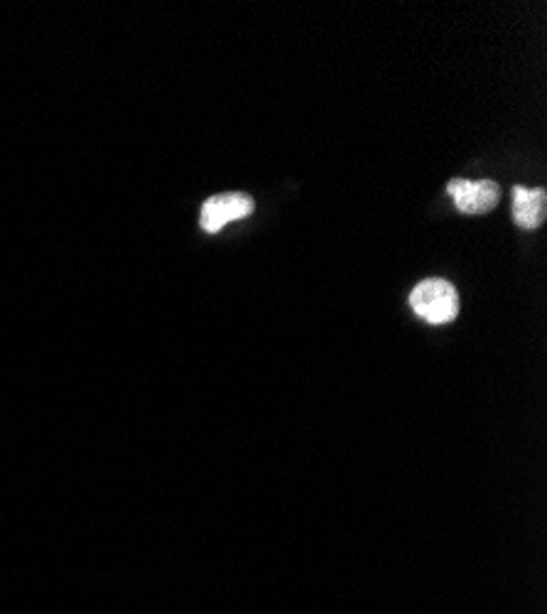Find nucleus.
I'll list each match as a JSON object with an SVG mask.
<instances>
[{
	"label": "nucleus",
	"mask_w": 547,
	"mask_h": 614,
	"mask_svg": "<svg viewBox=\"0 0 547 614\" xmlns=\"http://www.w3.org/2000/svg\"><path fill=\"white\" fill-rule=\"evenodd\" d=\"M411 308L429 324H447L459 315V293L442 278H427L413 288Z\"/></svg>",
	"instance_id": "nucleus-1"
},
{
	"label": "nucleus",
	"mask_w": 547,
	"mask_h": 614,
	"mask_svg": "<svg viewBox=\"0 0 547 614\" xmlns=\"http://www.w3.org/2000/svg\"><path fill=\"white\" fill-rule=\"evenodd\" d=\"M255 210L253 197L243 192H224L209 197L202 207L200 224L206 234H219L229 222H239V219L251 217Z\"/></svg>",
	"instance_id": "nucleus-2"
},
{
	"label": "nucleus",
	"mask_w": 547,
	"mask_h": 614,
	"mask_svg": "<svg viewBox=\"0 0 547 614\" xmlns=\"http://www.w3.org/2000/svg\"><path fill=\"white\" fill-rule=\"evenodd\" d=\"M454 207L464 214H486L500 200V188L494 180H462L454 178L447 184Z\"/></svg>",
	"instance_id": "nucleus-3"
},
{
	"label": "nucleus",
	"mask_w": 547,
	"mask_h": 614,
	"mask_svg": "<svg viewBox=\"0 0 547 614\" xmlns=\"http://www.w3.org/2000/svg\"><path fill=\"white\" fill-rule=\"evenodd\" d=\"M545 212H547V192L543 188L526 190L520 188V184H516L510 214H514L516 224L520 229H538L545 222Z\"/></svg>",
	"instance_id": "nucleus-4"
}]
</instances>
